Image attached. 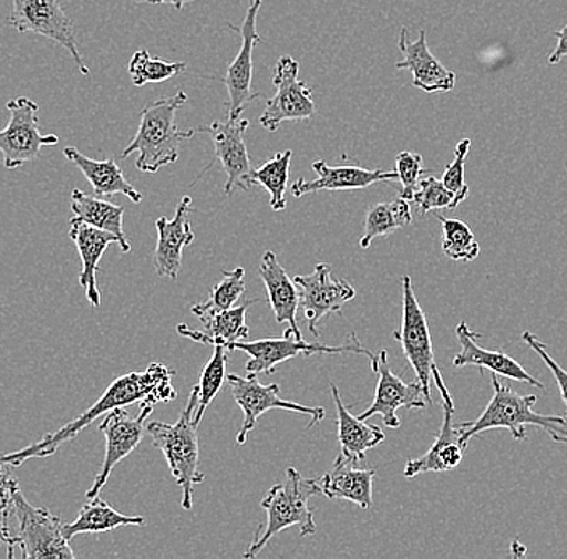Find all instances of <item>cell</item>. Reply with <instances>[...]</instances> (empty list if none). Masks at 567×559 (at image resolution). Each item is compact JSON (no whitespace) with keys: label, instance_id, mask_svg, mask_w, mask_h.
Listing matches in <instances>:
<instances>
[{"label":"cell","instance_id":"cell-1","mask_svg":"<svg viewBox=\"0 0 567 559\" xmlns=\"http://www.w3.org/2000/svg\"><path fill=\"white\" fill-rule=\"evenodd\" d=\"M176 371L165 366L163 363L148 364L147 370L141 373L124 374L116 377L106 387L102 397L87 408L83 415L74 417L65 426L60 427L55 433L45 435L38 444L30 445L20 452L0 455V462L10 468H18L31 458H48L59 452L62 445L73 441L91 426L97 417L106 415L116 408H124L130 405L155 406L157 403H168L176 398V391L173 387V377Z\"/></svg>","mask_w":567,"mask_h":559},{"label":"cell","instance_id":"cell-2","mask_svg":"<svg viewBox=\"0 0 567 559\" xmlns=\"http://www.w3.org/2000/svg\"><path fill=\"white\" fill-rule=\"evenodd\" d=\"M494 397L487 408L474 421L458 424L461 444L467 448L478 434L492 429H508L514 441H526L527 427H537L558 444H567V416L540 415L535 412L537 395H519L509 385L502 384L496 374H492Z\"/></svg>","mask_w":567,"mask_h":559},{"label":"cell","instance_id":"cell-3","mask_svg":"<svg viewBox=\"0 0 567 559\" xmlns=\"http://www.w3.org/2000/svg\"><path fill=\"white\" fill-rule=\"evenodd\" d=\"M186 102V92L179 91L145 105L141 112L140 130L124 147L122 158L140 152L136 168L144 173H157L163 166L177 162L181 143L190 139L195 133L194 130L181 131L176 125L177 108Z\"/></svg>","mask_w":567,"mask_h":559},{"label":"cell","instance_id":"cell-4","mask_svg":"<svg viewBox=\"0 0 567 559\" xmlns=\"http://www.w3.org/2000/svg\"><path fill=\"white\" fill-rule=\"evenodd\" d=\"M315 495H322L318 479H305L299 469H287L286 479L269 488L261 500L268 519L264 532L255 537L243 557L257 558L269 541L289 527H299L301 537L317 534L315 513L310 506V498Z\"/></svg>","mask_w":567,"mask_h":559},{"label":"cell","instance_id":"cell-5","mask_svg":"<svg viewBox=\"0 0 567 559\" xmlns=\"http://www.w3.org/2000/svg\"><path fill=\"white\" fill-rule=\"evenodd\" d=\"M198 406V385H195L186 408L181 413L176 424L152 421L147 426L155 447L165 455L169 470L177 486L183 490V508H193L194 486L205 480L200 470V444L197 426L194 424L195 410Z\"/></svg>","mask_w":567,"mask_h":559},{"label":"cell","instance_id":"cell-6","mask_svg":"<svg viewBox=\"0 0 567 559\" xmlns=\"http://www.w3.org/2000/svg\"><path fill=\"white\" fill-rule=\"evenodd\" d=\"M230 352L240 350L247 353L248 361L246 370L248 374H272L278 370L279 364L296 359V356L311 355H342V353H357L368 356L371 361V370L378 366V355L371 350L364 349L358 341L357 334L352 332L349 341L343 345H326V343H308L303 339H297L292 329H287L282 338L258 339V341H237L229 343Z\"/></svg>","mask_w":567,"mask_h":559},{"label":"cell","instance_id":"cell-7","mask_svg":"<svg viewBox=\"0 0 567 559\" xmlns=\"http://www.w3.org/2000/svg\"><path fill=\"white\" fill-rule=\"evenodd\" d=\"M13 513L18 519L16 544L21 557L28 558H62L76 557L71 550L70 540L63 534L62 519L52 515L48 508H35L24 498L18 480L10 484Z\"/></svg>","mask_w":567,"mask_h":559},{"label":"cell","instance_id":"cell-8","mask_svg":"<svg viewBox=\"0 0 567 559\" xmlns=\"http://www.w3.org/2000/svg\"><path fill=\"white\" fill-rule=\"evenodd\" d=\"M9 27L17 33H34L62 45L83 74H89L86 63L78 49L74 24L66 15L60 0H12Z\"/></svg>","mask_w":567,"mask_h":559},{"label":"cell","instance_id":"cell-9","mask_svg":"<svg viewBox=\"0 0 567 559\" xmlns=\"http://www.w3.org/2000/svg\"><path fill=\"white\" fill-rule=\"evenodd\" d=\"M9 125L0 131V152L7 169L21 168L24 163L38 161L42 147L59 144L55 134H42L39 130V105L28 97L7 102Z\"/></svg>","mask_w":567,"mask_h":559},{"label":"cell","instance_id":"cell-10","mask_svg":"<svg viewBox=\"0 0 567 559\" xmlns=\"http://www.w3.org/2000/svg\"><path fill=\"white\" fill-rule=\"evenodd\" d=\"M226 381H228L234 400L244 412V423L240 426L239 434H237V445L239 447L246 444L248 434L257 426L258 417L269 412V410H287V412L310 416L311 423L308 424V429L317 426L326 417V410L321 406H305L281 398L279 384H260L257 374H248L247 377L239 376V374H228Z\"/></svg>","mask_w":567,"mask_h":559},{"label":"cell","instance_id":"cell-11","mask_svg":"<svg viewBox=\"0 0 567 559\" xmlns=\"http://www.w3.org/2000/svg\"><path fill=\"white\" fill-rule=\"evenodd\" d=\"M393 338L402 345L403 353L416 373L417 381L423 385L425 397L431 405L432 370L437 364H435L427 318L417 302L410 276L402 278V325L399 331L393 332Z\"/></svg>","mask_w":567,"mask_h":559},{"label":"cell","instance_id":"cell-12","mask_svg":"<svg viewBox=\"0 0 567 559\" xmlns=\"http://www.w3.org/2000/svg\"><path fill=\"white\" fill-rule=\"evenodd\" d=\"M300 63L290 55H284L276 62L272 84L276 94L266 102L260 116V125L275 133L284 122H305L313 118V94L305 81L299 80Z\"/></svg>","mask_w":567,"mask_h":559},{"label":"cell","instance_id":"cell-13","mask_svg":"<svg viewBox=\"0 0 567 559\" xmlns=\"http://www.w3.org/2000/svg\"><path fill=\"white\" fill-rule=\"evenodd\" d=\"M250 126L248 120L228 118V122H213L210 126H200V133L208 134L215 145V158L207 168L194 180L197 183L215 163L221 165L226 173L225 196L233 197L239 190L250 189L251 169L250 155L246 144V133Z\"/></svg>","mask_w":567,"mask_h":559},{"label":"cell","instance_id":"cell-14","mask_svg":"<svg viewBox=\"0 0 567 559\" xmlns=\"http://www.w3.org/2000/svg\"><path fill=\"white\" fill-rule=\"evenodd\" d=\"M154 412V406H142L140 416L133 417L124 408L106 413L99 431L105 435V458L102 468L95 476L94 484L89 488L86 497H99L102 488L109 483L110 474L118 463L140 447L142 438L147 434L145 421Z\"/></svg>","mask_w":567,"mask_h":559},{"label":"cell","instance_id":"cell-15","mask_svg":"<svg viewBox=\"0 0 567 559\" xmlns=\"http://www.w3.org/2000/svg\"><path fill=\"white\" fill-rule=\"evenodd\" d=\"M432 381L435 382L439 392H441L443 408L442 427L432 447L420 458L410 459L406 463L403 476L408 477V479L424 473H445V470L458 468L460 463L463 462L464 451H466L463 444H461L460 426L453 423L455 403H453L452 392L449 391L445 382H443L442 373L437 366L432 370Z\"/></svg>","mask_w":567,"mask_h":559},{"label":"cell","instance_id":"cell-16","mask_svg":"<svg viewBox=\"0 0 567 559\" xmlns=\"http://www.w3.org/2000/svg\"><path fill=\"white\" fill-rule=\"evenodd\" d=\"M264 0H250V6L244 19L243 27L228 23L230 30L237 31L243 38L239 54L230 63L225 76V84L229 94L228 118H240L248 104L260 97V92L251 90L254 83V49L264 44V39L258 34L257 17Z\"/></svg>","mask_w":567,"mask_h":559},{"label":"cell","instance_id":"cell-17","mask_svg":"<svg viewBox=\"0 0 567 559\" xmlns=\"http://www.w3.org/2000/svg\"><path fill=\"white\" fill-rule=\"evenodd\" d=\"M293 282L299 286L300 307L315 338H319V321L342 313L343 306L357 296V290L346 279L332 278L331 268L326 263H318L311 275L296 276Z\"/></svg>","mask_w":567,"mask_h":559},{"label":"cell","instance_id":"cell-18","mask_svg":"<svg viewBox=\"0 0 567 559\" xmlns=\"http://www.w3.org/2000/svg\"><path fill=\"white\" fill-rule=\"evenodd\" d=\"M374 373L379 374L374 400H372L370 408L360 416L361 420L367 421L368 417L379 415L382 416L385 427L399 429L402 426V421L396 416L400 408L423 410L429 405L420 381L406 384L402 377L390 371L385 350L378 353V366H375Z\"/></svg>","mask_w":567,"mask_h":559},{"label":"cell","instance_id":"cell-19","mask_svg":"<svg viewBox=\"0 0 567 559\" xmlns=\"http://www.w3.org/2000/svg\"><path fill=\"white\" fill-rule=\"evenodd\" d=\"M481 332L473 331L470 324L461 321L456 325V338H458L461 350L453 359V366H476L484 373V370L492 371L496 376L506 377V380L524 382L532 387L540 389L544 391L545 385L540 381L530 376L523 364L517 363L512 356L506 355L503 350H487L478 345L477 339L481 338Z\"/></svg>","mask_w":567,"mask_h":559},{"label":"cell","instance_id":"cell-20","mask_svg":"<svg viewBox=\"0 0 567 559\" xmlns=\"http://www.w3.org/2000/svg\"><path fill=\"white\" fill-rule=\"evenodd\" d=\"M193 211V199L183 197L176 207L175 218H158V239L154 253V267L159 278L176 281L183 267V250L195 240L190 229L189 214Z\"/></svg>","mask_w":567,"mask_h":559},{"label":"cell","instance_id":"cell-21","mask_svg":"<svg viewBox=\"0 0 567 559\" xmlns=\"http://www.w3.org/2000/svg\"><path fill=\"white\" fill-rule=\"evenodd\" d=\"M399 49L403 54L402 62L396 69L408 70L413 74V86L417 90L434 94V92H450L455 90L456 74L445 69L437 56L432 54L427 45L425 31H421L416 41L408 38L406 28L400 30Z\"/></svg>","mask_w":567,"mask_h":559},{"label":"cell","instance_id":"cell-22","mask_svg":"<svg viewBox=\"0 0 567 559\" xmlns=\"http://www.w3.org/2000/svg\"><path fill=\"white\" fill-rule=\"evenodd\" d=\"M311 168L317 173L318 178L315 180H296L290 187L296 199H300L307 194L321 193V190L367 189L375 183H389V180L399 179L396 172L367 169L358 165L332 166L324 161L315 162Z\"/></svg>","mask_w":567,"mask_h":559},{"label":"cell","instance_id":"cell-23","mask_svg":"<svg viewBox=\"0 0 567 559\" xmlns=\"http://www.w3.org/2000/svg\"><path fill=\"white\" fill-rule=\"evenodd\" d=\"M70 239L76 244L78 253L83 263L80 275V286L86 290L89 303L92 307H101V292L97 286V271L101 258L104 257L106 247L118 244L120 239L112 232L94 228L78 218H71Z\"/></svg>","mask_w":567,"mask_h":559},{"label":"cell","instance_id":"cell-24","mask_svg":"<svg viewBox=\"0 0 567 559\" xmlns=\"http://www.w3.org/2000/svg\"><path fill=\"white\" fill-rule=\"evenodd\" d=\"M260 276L268 292L269 303L275 311L276 321L279 324H289L296 338L303 339L297 323V310L300 307L299 286L290 279L272 250H268L261 258Z\"/></svg>","mask_w":567,"mask_h":559},{"label":"cell","instance_id":"cell-25","mask_svg":"<svg viewBox=\"0 0 567 559\" xmlns=\"http://www.w3.org/2000/svg\"><path fill=\"white\" fill-rule=\"evenodd\" d=\"M374 469H361L357 463L337 456L334 466L319 480L321 494L329 500H347L361 509L372 508Z\"/></svg>","mask_w":567,"mask_h":559},{"label":"cell","instance_id":"cell-26","mask_svg":"<svg viewBox=\"0 0 567 559\" xmlns=\"http://www.w3.org/2000/svg\"><path fill=\"white\" fill-rule=\"evenodd\" d=\"M332 398L336 403L337 412V437L340 444V458L347 462L360 463L364 462V455L371 448L378 447L385 441L384 431L374 424H368L360 416H353L352 413L343 405L340 398L339 389L336 384H331Z\"/></svg>","mask_w":567,"mask_h":559},{"label":"cell","instance_id":"cell-27","mask_svg":"<svg viewBox=\"0 0 567 559\" xmlns=\"http://www.w3.org/2000/svg\"><path fill=\"white\" fill-rule=\"evenodd\" d=\"M66 161L76 165L84 178L89 180L95 196L112 197L115 194H123L133 204H141L142 194L133 184L124 178L123 169L120 168L115 158H106V161H94L86 155L81 154L76 147H65L63 151Z\"/></svg>","mask_w":567,"mask_h":559},{"label":"cell","instance_id":"cell-28","mask_svg":"<svg viewBox=\"0 0 567 559\" xmlns=\"http://www.w3.org/2000/svg\"><path fill=\"white\" fill-rule=\"evenodd\" d=\"M255 302H258V300H246L240 307L200 318V323L204 324V329H200V331L189 329L186 324H179L177 325V332L184 338L190 339V341L212 346H228L229 343L244 341L248 338L247 310Z\"/></svg>","mask_w":567,"mask_h":559},{"label":"cell","instance_id":"cell-29","mask_svg":"<svg viewBox=\"0 0 567 559\" xmlns=\"http://www.w3.org/2000/svg\"><path fill=\"white\" fill-rule=\"evenodd\" d=\"M71 211H73L74 218L118 237L123 252H131V244L127 242L126 235H124L123 207L109 200L99 199V196H89L83 190L74 189L71 193Z\"/></svg>","mask_w":567,"mask_h":559},{"label":"cell","instance_id":"cell-30","mask_svg":"<svg viewBox=\"0 0 567 559\" xmlns=\"http://www.w3.org/2000/svg\"><path fill=\"white\" fill-rule=\"evenodd\" d=\"M144 524L145 519L141 516L122 515L112 505L95 497L81 508L80 515L73 522L63 524V534L71 540L81 534H104L118 527L144 526Z\"/></svg>","mask_w":567,"mask_h":559},{"label":"cell","instance_id":"cell-31","mask_svg":"<svg viewBox=\"0 0 567 559\" xmlns=\"http://www.w3.org/2000/svg\"><path fill=\"white\" fill-rule=\"evenodd\" d=\"M411 222H413V215H411L410 201L402 197L375 204L367 214L364 232L360 237L361 249H370L375 237H388Z\"/></svg>","mask_w":567,"mask_h":559},{"label":"cell","instance_id":"cell-32","mask_svg":"<svg viewBox=\"0 0 567 559\" xmlns=\"http://www.w3.org/2000/svg\"><path fill=\"white\" fill-rule=\"evenodd\" d=\"M293 152H278L275 157L266 161L258 169H254L250 175V183L258 184L268 190L271 200L272 210L284 211L287 208L286 190L289 187L290 163H292Z\"/></svg>","mask_w":567,"mask_h":559},{"label":"cell","instance_id":"cell-33","mask_svg":"<svg viewBox=\"0 0 567 559\" xmlns=\"http://www.w3.org/2000/svg\"><path fill=\"white\" fill-rule=\"evenodd\" d=\"M244 292H246V270L236 268L233 271H223L221 281L213 286L208 299L205 302L197 303L190 310L200 320V318L210 317V314L236 307Z\"/></svg>","mask_w":567,"mask_h":559},{"label":"cell","instance_id":"cell-34","mask_svg":"<svg viewBox=\"0 0 567 559\" xmlns=\"http://www.w3.org/2000/svg\"><path fill=\"white\" fill-rule=\"evenodd\" d=\"M229 352L230 350L226 345L213 346L212 359L202 370L200 382H198V406L194 415V424L197 427L202 423V417H204L208 406L216 398L218 392L221 391L226 377H228L226 368H228Z\"/></svg>","mask_w":567,"mask_h":559},{"label":"cell","instance_id":"cell-35","mask_svg":"<svg viewBox=\"0 0 567 559\" xmlns=\"http://www.w3.org/2000/svg\"><path fill=\"white\" fill-rule=\"evenodd\" d=\"M437 219L441 221L443 231V253L450 260L463 261V263L476 260L481 253V246L470 226L461 219L445 218L442 215H437Z\"/></svg>","mask_w":567,"mask_h":559},{"label":"cell","instance_id":"cell-36","mask_svg":"<svg viewBox=\"0 0 567 559\" xmlns=\"http://www.w3.org/2000/svg\"><path fill=\"white\" fill-rule=\"evenodd\" d=\"M187 65L184 62H165L154 59L145 49L137 51L130 62V74L134 86L141 87L148 83H163L177 74L184 73Z\"/></svg>","mask_w":567,"mask_h":559},{"label":"cell","instance_id":"cell-37","mask_svg":"<svg viewBox=\"0 0 567 559\" xmlns=\"http://www.w3.org/2000/svg\"><path fill=\"white\" fill-rule=\"evenodd\" d=\"M413 201L417 205V210L423 217L429 211L458 207L455 194L446 189L442 179L434 178V176H427V178L420 180V187L414 194Z\"/></svg>","mask_w":567,"mask_h":559},{"label":"cell","instance_id":"cell-38","mask_svg":"<svg viewBox=\"0 0 567 559\" xmlns=\"http://www.w3.org/2000/svg\"><path fill=\"white\" fill-rule=\"evenodd\" d=\"M395 172L402 183L400 197L413 201L414 194L420 187V180L423 179V173H425L423 157L416 152H400L395 158Z\"/></svg>","mask_w":567,"mask_h":559},{"label":"cell","instance_id":"cell-39","mask_svg":"<svg viewBox=\"0 0 567 559\" xmlns=\"http://www.w3.org/2000/svg\"><path fill=\"white\" fill-rule=\"evenodd\" d=\"M470 148L471 139L460 141L455 148V158L446 165L442 176V183L445 184L446 189L455 194L458 205L470 196V186L464 180V163H466Z\"/></svg>","mask_w":567,"mask_h":559},{"label":"cell","instance_id":"cell-40","mask_svg":"<svg viewBox=\"0 0 567 559\" xmlns=\"http://www.w3.org/2000/svg\"><path fill=\"white\" fill-rule=\"evenodd\" d=\"M13 477L7 476L0 484V548H7V557L13 558L17 550L16 534L10 532L9 518L13 513L10 484Z\"/></svg>","mask_w":567,"mask_h":559},{"label":"cell","instance_id":"cell-41","mask_svg":"<svg viewBox=\"0 0 567 559\" xmlns=\"http://www.w3.org/2000/svg\"><path fill=\"white\" fill-rule=\"evenodd\" d=\"M523 341L524 343H527V345H529L542 360L545 361L548 370L551 371L553 377H555L556 384H558L559 392H561V398L563 402H565L567 412V371L558 363V361L549 355L548 346L545 345L537 335L532 334L529 331L524 332Z\"/></svg>","mask_w":567,"mask_h":559},{"label":"cell","instance_id":"cell-42","mask_svg":"<svg viewBox=\"0 0 567 559\" xmlns=\"http://www.w3.org/2000/svg\"><path fill=\"white\" fill-rule=\"evenodd\" d=\"M555 38L558 39V45L548 56L549 65H558L565 56H567V27L556 31Z\"/></svg>","mask_w":567,"mask_h":559},{"label":"cell","instance_id":"cell-43","mask_svg":"<svg viewBox=\"0 0 567 559\" xmlns=\"http://www.w3.org/2000/svg\"><path fill=\"white\" fill-rule=\"evenodd\" d=\"M136 3H151V6H173L176 10H183L186 3L194 2V0H134Z\"/></svg>","mask_w":567,"mask_h":559},{"label":"cell","instance_id":"cell-44","mask_svg":"<svg viewBox=\"0 0 567 559\" xmlns=\"http://www.w3.org/2000/svg\"><path fill=\"white\" fill-rule=\"evenodd\" d=\"M7 468H10V466L3 465V463L0 462V484H2L3 479H6V477L10 474Z\"/></svg>","mask_w":567,"mask_h":559}]
</instances>
